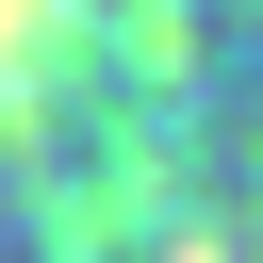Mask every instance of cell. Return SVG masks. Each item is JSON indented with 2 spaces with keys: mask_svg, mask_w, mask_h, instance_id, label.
<instances>
[{
  "mask_svg": "<svg viewBox=\"0 0 263 263\" xmlns=\"http://www.w3.org/2000/svg\"><path fill=\"white\" fill-rule=\"evenodd\" d=\"M0 263H263V0H0Z\"/></svg>",
  "mask_w": 263,
  "mask_h": 263,
  "instance_id": "1",
  "label": "cell"
}]
</instances>
